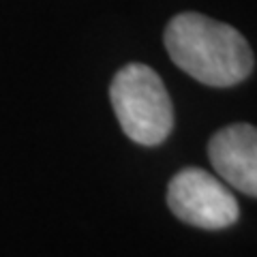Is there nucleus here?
Instances as JSON below:
<instances>
[{
    "mask_svg": "<svg viewBox=\"0 0 257 257\" xmlns=\"http://www.w3.org/2000/svg\"><path fill=\"white\" fill-rule=\"evenodd\" d=\"M170 210L202 229H225L238 221V202L225 184L199 167L178 172L167 189Z\"/></svg>",
    "mask_w": 257,
    "mask_h": 257,
    "instance_id": "nucleus-3",
    "label": "nucleus"
},
{
    "mask_svg": "<svg viewBox=\"0 0 257 257\" xmlns=\"http://www.w3.org/2000/svg\"><path fill=\"white\" fill-rule=\"evenodd\" d=\"M109 99L128 140L159 146L174 128V105L163 79L146 64L131 62L111 79Z\"/></svg>",
    "mask_w": 257,
    "mask_h": 257,
    "instance_id": "nucleus-2",
    "label": "nucleus"
},
{
    "mask_svg": "<svg viewBox=\"0 0 257 257\" xmlns=\"http://www.w3.org/2000/svg\"><path fill=\"white\" fill-rule=\"evenodd\" d=\"M165 47L176 67L206 86H236L253 73L255 58L236 28L199 13H180L165 28Z\"/></svg>",
    "mask_w": 257,
    "mask_h": 257,
    "instance_id": "nucleus-1",
    "label": "nucleus"
},
{
    "mask_svg": "<svg viewBox=\"0 0 257 257\" xmlns=\"http://www.w3.org/2000/svg\"><path fill=\"white\" fill-rule=\"evenodd\" d=\"M208 157L221 178L244 195H257V131L253 124H231L212 135Z\"/></svg>",
    "mask_w": 257,
    "mask_h": 257,
    "instance_id": "nucleus-4",
    "label": "nucleus"
}]
</instances>
